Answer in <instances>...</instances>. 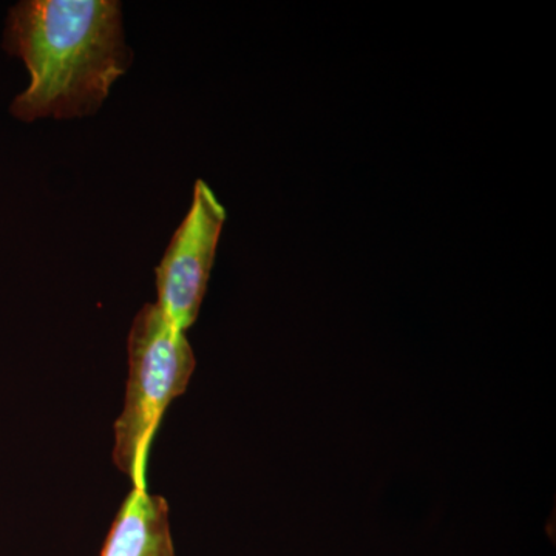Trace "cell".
Here are the masks:
<instances>
[{"label": "cell", "mask_w": 556, "mask_h": 556, "mask_svg": "<svg viewBox=\"0 0 556 556\" xmlns=\"http://www.w3.org/2000/svg\"><path fill=\"white\" fill-rule=\"evenodd\" d=\"M127 350L129 378L124 408L115 422L113 463L131 486H148L150 445L172 401L188 388L195 356L186 332L156 303L142 306L135 317Z\"/></svg>", "instance_id": "cell-2"}, {"label": "cell", "mask_w": 556, "mask_h": 556, "mask_svg": "<svg viewBox=\"0 0 556 556\" xmlns=\"http://www.w3.org/2000/svg\"><path fill=\"white\" fill-rule=\"evenodd\" d=\"M225 222V207L199 179L188 215L156 268V305L181 331H188L199 317Z\"/></svg>", "instance_id": "cell-3"}, {"label": "cell", "mask_w": 556, "mask_h": 556, "mask_svg": "<svg viewBox=\"0 0 556 556\" xmlns=\"http://www.w3.org/2000/svg\"><path fill=\"white\" fill-rule=\"evenodd\" d=\"M100 556H177L167 501L148 486H131Z\"/></svg>", "instance_id": "cell-4"}, {"label": "cell", "mask_w": 556, "mask_h": 556, "mask_svg": "<svg viewBox=\"0 0 556 556\" xmlns=\"http://www.w3.org/2000/svg\"><path fill=\"white\" fill-rule=\"evenodd\" d=\"M3 49L30 75L11 104L27 123L93 115L131 64L115 0L20 2L10 10Z\"/></svg>", "instance_id": "cell-1"}]
</instances>
